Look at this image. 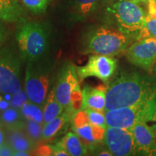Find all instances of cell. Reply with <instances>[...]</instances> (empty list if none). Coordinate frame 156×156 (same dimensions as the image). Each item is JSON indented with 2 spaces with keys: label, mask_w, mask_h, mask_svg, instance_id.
<instances>
[{
  "label": "cell",
  "mask_w": 156,
  "mask_h": 156,
  "mask_svg": "<svg viewBox=\"0 0 156 156\" xmlns=\"http://www.w3.org/2000/svg\"><path fill=\"white\" fill-rule=\"evenodd\" d=\"M147 15L153 19H156V0L147 1Z\"/></svg>",
  "instance_id": "obj_29"
},
{
  "label": "cell",
  "mask_w": 156,
  "mask_h": 156,
  "mask_svg": "<svg viewBox=\"0 0 156 156\" xmlns=\"http://www.w3.org/2000/svg\"><path fill=\"white\" fill-rule=\"evenodd\" d=\"M126 56L131 64L152 73L156 62V38L147 37L137 40L129 46Z\"/></svg>",
  "instance_id": "obj_8"
},
{
  "label": "cell",
  "mask_w": 156,
  "mask_h": 156,
  "mask_svg": "<svg viewBox=\"0 0 156 156\" xmlns=\"http://www.w3.org/2000/svg\"><path fill=\"white\" fill-rule=\"evenodd\" d=\"M106 129L91 124L85 110H80L73 116V130L85 145L103 141Z\"/></svg>",
  "instance_id": "obj_12"
},
{
  "label": "cell",
  "mask_w": 156,
  "mask_h": 156,
  "mask_svg": "<svg viewBox=\"0 0 156 156\" xmlns=\"http://www.w3.org/2000/svg\"><path fill=\"white\" fill-rule=\"evenodd\" d=\"M42 110L41 107L30 101L25 102L20 108L21 114L25 119L34 120L44 124V114Z\"/></svg>",
  "instance_id": "obj_22"
},
{
  "label": "cell",
  "mask_w": 156,
  "mask_h": 156,
  "mask_svg": "<svg viewBox=\"0 0 156 156\" xmlns=\"http://www.w3.org/2000/svg\"><path fill=\"white\" fill-rule=\"evenodd\" d=\"M69 156H83L87 155V147L77 134L69 132L58 142Z\"/></svg>",
  "instance_id": "obj_17"
},
{
  "label": "cell",
  "mask_w": 156,
  "mask_h": 156,
  "mask_svg": "<svg viewBox=\"0 0 156 156\" xmlns=\"http://www.w3.org/2000/svg\"><path fill=\"white\" fill-rule=\"evenodd\" d=\"M106 15L115 28L132 36L136 37L145 25V12L133 0H112Z\"/></svg>",
  "instance_id": "obj_3"
},
{
  "label": "cell",
  "mask_w": 156,
  "mask_h": 156,
  "mask_svg": "<svg viewBox=\"0 0 156 156\" xmlns=\"http://www.w3.org/2000/svg\"><path fill=\"white\" fill-rule=\"evenodd\" d=\"M20 56L28 62L41 59L49 45V33L46 25L27 23L17 34Z\"/></svg>",
  "instance_id": "obj_4"
},
{
  "label": "cell",
  "mask_w": 156,
  "mask_h": 156,
  "mask_svg": "<svg viewBox=\"0 0 156 156\" xmlns=\"http://www.w3.org/2000/svg\"><path fill=\"white\" fill-rule=\"evenodd\" d=\"M78 87L79 77L77 67L72 64H66L62 67L54 86L56 98L64 111L69 108L72 94Z\"/></svg>",
  "instance_id": "obj_11"
},
{
  "label": "cell",
  "mask_w": 156,
  "mask_h": 156,
  "mask_svg": "<svg viewBox=\"0 0 156 156\" xmlns=\"http://www.w3.org/2000/svg\"><path fill=\"white\" fill-rule=\"evenodd\" d=\"M5 38V31L2 27L0 25V46L2 44Z\"/></svg>",
  "instance_id": "obj_32"
},
{
  "label": "cell",
  "mask_w": 156,
  "mask_h": 156,
  "mask_svg": "<svg viewBox=\"0 0 156 156\" xmlns=\"http://www.w3.org/2000/svg\"><path fill=\"white\" fill-rule=\"evenodd\" d=\"M25 11L18 0H0V20L7 23L23 21Z\"/></svg>",
  "instance_id": "obj_15"
},
{
  "label": "cell",
  "mask_w": 156,
  "mask_h": 156,
  "mask_svg": "<svg viewBox=\"0 0 156 156\" xmlns=\"http://www.w3.org/2000/svg\"><path fill=\"white\" fill-rule=\"evenodd\" d=\"M105 112L140 104L156 97L153 77L137 72L123 73L106 88Z\"/></svg>",
  "instance_id": "obj_1"
},
{
  "label": "cell",
  "mask_w": 156,
  "mask_h": 156,
  "mask_svg": "<svg viewBox=\"0 0 156 156\" xmlns=\"http://www.w3.org/2000/svg\"><path fill=\"white\" fill-rule=\"evenodd\" d=\"M132 36L112 27H100L88 33L83 42V51L86 54L114 56L126 51Z\"/></svg>",
  "instance_id": "obj_2"
},
{
  "label": "cell",
  "mask_w": 156,
  "mask_h": 156,
  "mask_svg": "<svg viewBox=\"0 0 156 156\" xmlns=\"http://www.w3.org/2000/svg\"><path fill=\"white\" fill-rule=\"evenodd\" d=\"M147 37H153L156 38V19L152 18L149 15L145 16V25L136 35V39L140 40Z\"/></svg>",
  "instance_id": "obj_23"
},
{
  "label": "cell",
  "mask_w": 156,
  "mask_h": 156,
  "mask_svg": "<svg viewBox=\"0 0 156 156\" xmlns=\"http://www.w3.org/2000/svg\"><path fill=\"white\" fill-rule=\"evenodd\" d=\"M64 108L58 102L55 94V88L54 86L47 95L46 102L43 108V114H44V124L53 120L56 117L59 116L64 112Z\"/></svg>",
  "instance_id": "obj_18"
},
{
  "label": "cell",
  "mask_w": 156,
  "mask_h": 156,
  "mask_svg": "<svg viewBox=\"0 0 156 156\" xmlns=\"http://www.w3.org/2000/svg\"><path fill=\"white\" fill-rule=\"evenodd\" d=\"M30 152L24 151H15V156H28L30 155Z\"/></svg>",
  "instance_id": "obj_33"
},
{
  "label": "cell",
  "mask_w": 156,
  "mask_h": 156,
  "mask_svg": "<svg viewBox=\"0 0 156 156\" xmlns=\"http://www.w3.org/2000/svg\"><path fill=\"white\" fill-rule=\"evenodd\" d=\"M135 155H156V135L153 128L143 120L137 121L132 129Z\"/></svg>",
  "instance_id": "obj_13"
},
{
  "label": "cell",
  "mask_w": 156,
  "mask_h": 156,
  "mask_svg": "<svg viewBox=\"0 0 156 156\" xmlns=\"http://www.w3.org/2000/svg\"><path fill=\"white\" fill-rule=\"evenodd\" d=\"M20 58L8 46L0 49V93L13 96L21 90Z\"/></svg>",
  "instance_id": "obj_7"
},
{
  "label": "cell",
  "mask_w": 156,
  "mask_h": 156,
  "mask_svg": "<svg viewBox=\"0 0 156 156\" xmlns=\"http://www.w3.org/2000/svg\"><path fill=\"white\" fill-rule=\"evenodd\" d=\"M52 155L54 156H69L67 153L59 144L57 143L55 146H53V152Z\"/></svg>",
  "instance_id": "obj_30"
},
{
  "label": "cell",
  "mask_w": 156,
  "mask_h": 156,
  "mask_svg": "<svg viewBox=\"0 0 156 156\" xmlns=\"http://www.w3.org/2000/svg\"><path fill=\"white\" fill-rule=\"evenodd\" d=\"M103 142L113 155H135L133 134L130 130L107 126Z\"/></svg>",
  "instance_id": "obj_10"
},
{
  "label": "cell",
  "mask_w": 156,
  "mask_h": 156,
  "mask_svg": "<svg viewBox=\"0 0 156 156\" xmlns=\"http://www.w3.org/2000/svg\"><path fill=\"white\" fill-rule=\"evenodd\" d=\"M107 87L101 86L93 87L90 86L84 87L83 93V103L81 110L94 109L105 112Z\"/></svg>",
  "instance_id": "obj_14"
},
{
  "label": "cell",
  "mask_w": 156,
  "mask_h": 156,
  "mask_svg": "<svg viewBox=\"0 0 156 156\" xmlns=\"http://www.w3.org/2000/svg\"><path fill=\"white\" fill-rule=\"evenodd\" d=\"M153 71L155 72V80H156V62H155V66H154V68H153Z\"/></svg>",
  "instance_id": "obj_36"
},
{
  "label": "cell",
  "mask_w": 156,
  "mask_h": 156,
  "mask_svg": "<svg viewBox=\"0 0 156 156\" xmlns=\"http://www.w3.org/2000/svg\"><path fill=\"white\" fill-rule=\"evenodd\" d=\"M116 67L117 61L113 56L93 54L86 64L77 67V71L81 81L89 77H95L107 83L114 75Z\"/></svg>",
  "instance_id": "obj_9"
},
{
  "label": "cell",
  "mask_w": 156,
  "mask_h": 156,
  "mask_svg": "<svg viewBox=\"0 0 156 156\" xmlns=\"http://www.w3.org/2000/svg\"><path fill=\"white\" fill-rule=\"evenodd\" d=\"M39 60L28 62L25 69V92L29 101L43 108L48 94L51 67Z\"/></svg>",
  "instance_id": "obj_5"
},
{
  "label": "cell",
  "mask_w": 156,
  "mask_h": 156,
  "mask_svg": "<svg viewBox=\"0 0 156 156\" xmlns=\"http://www.w3.org/2000/svg\"><path fill=\"white\" fill-rule=\"evenodd\" d=\"M69 114L66 112L62 113L53 120L46 123L43 126L42 138L45 140H50L57 135L63 129L66 124L70 119Z\"/></svg>",
  "instance_id": "obj_20"
},
{
  "label": "cell",
  "mask_w": 156,
  "mask_h": 156,
  "mask_svg": "<svg viewBox=\"0 0 156 156\" xmlns=\"http://www.w3.org/2000/svg\"><path fill=\"white\" fill-rule=\"evenodd\" d=\"M86 112L88 116V119L91 124L94 125L100 126L106 128V121L105 116V112L101 111L94 110V109H86Z\"/></svg>",
  "instance_id": "obj_26"
},
{
  "label": "cell",
  "mask_w": 156,
  "mask_h": 156,
  "mask_svg": "<svg viewBox=\"0 0 156 156\" xmlns=\"http://www.w3.org/2000/svg\"><path fill=\"white\" fill-rule=\"evenodd\" d=\"M134 2H135L136 3H140V2H147L148 0H133Z\"/></svg>",
  "instance_id": "obj_35"
},
{
  "label": "cell",
  "mask_w": 156,
  "mask_h": 156,
  "mask_svg": "<svg viewBox=\"0 0 156 156\" xmlns=\"http://www.w3.org/2000/svg\"><path fill=\"white\" fill-rule=\"evenodd\" d=\"M156 108V97L147 102L134 106L122 107L105 112L107 126L126 129L132 131L139 120L146 122L153 119Z\"/></svg>",
  "instance_id": "obj_6"
},
{
  "label": "cell",
  "mask_w": 156,
  "mask_h": 156,
  "mask_svg": "<svg viewBox=\"0 0 156 156\" xmlns=\"http://www.w3.org/2000/svg\"><path fill=\"white\" fill-rule=\"evenodd\" d=\"M20 93H21V90L18 93H17V94L13 95L12 99L10 102L11 106L13 107V108L20 109V107L22 106L23 103L27 101L26 99L28 97H27L26 93L24 94V93H23V95H20Z\"/></svg>",
  "instance_id": "obj_27"
},
{
  "label": "cell",
  "mask_w": 156,
  "mask_h": 156,
  "mask_svg": "<svg viewBox=\"0 0 156 156\" xmlns=\"http://www.w3.org/2000/svg\"><path fill=\"white\" fill-rule=\"evenodd\" d=\"M22 119L24 118L20 109L12 107L3 111L0 117V122L7 129L25 128V122Z\"/></svg>",
  "instance_id": "obj_21"
},
{
  "label": "cell",
  "mask_w": 156,
  "mask_h": 156,
  "mask_svg": "<svg viewBox=\"0 0 156 156\" xmlns=\"http://www.w3.org/2000/svg\"><path fill=\"white\" fill-rule=\"evenodd\" d=\"M21 2L29 11L39 15L46 12L49 0H21Z\"/></svg>",
  "instance_id": "obj_25"
},
{
  "label": "cell",
  "mask_w": 156,
  "mask_h": 156,
  "mask_svg": "<svg viewBox=\"0 0 156 156\" xmlns=\"http://www.w3.org/2000/svg\"><path fill=\"white\" fill-rule=\"evenodd\" d=\"M6 139L15 151H24L30 152L34 146V141L28 136L25 128L7 129Z\"/></svg>",
  "instance_id": "obj_16"
},
{
  "label": "cell",
  "mask_w": 156,
  "mask_h": 156,
  "mask_svg": "<svg viewBox=\"0 0 156 156\" xmlns=\"http://www.w3.org/2000/svg\"><path fill=\"white\" fill-rule=\"evenodd\" d=\"M2 100H3V98H2V96H1V95H0V102H1V101H2Z\"/></svg>",
  "instance_id": "obj_37"
},
{
  "label": "cell",
  "mask_w": 156,
  "mask_h": 156,
  "mask_svg": "<svg viewBox=\"0 0 156 156\" xmlns=\"http://www.w3.org/2000/svg\"><path fill=\"white\" fill-rule=\"evenodd\" d=\"M3 126H4L2 125V124L0 122V145H1L3 142H5V132H4V129H3Z\"/></svg>",
  "instance_id": "obj_31"
},
{
  "label": "cell",
  "mask_w": 156,
  "mask_h": 156,
  "mask_svg": "<svg viewBox=\"0 0 156 156\" xmlns=\"http://www.w3.org/2000/svg\"><path fill=\"white\" fill-rule=\"evenodd\" d=\"M15 150L7 142H5L0 145V156H12L15 154Z\"/></svg>",
  "instance_id": "obj_28"
},
{
  "label": "cell",
  "mask_w": 156,
  "mask_h": 156,
  "mask_svg": "<svg viewBox=\"0 0 156 156\" xmlns=\"http://www.w3.org/2000/svg\"><path fill=\"white\" fill-rule=\"evenodd\" d=\"M153 120L155 121V124H154V126H153L154 131H155V135H156V108L155 110V112H154V116H153Z\"/></svg>",
  "instance_id": "obj_34"
},
{
  "label": "cell",
  "mask_w": 156,
  "mask_h": 156,
  "mask_svg": "<svg viewBox=\"0 0 156 156\" xmlns=\"http://www.w3.org/2000/svg\"><path fill=\"white\" fill-rule=\"evenodd\" d=\"M101 0H75L73 5V20L83 21L90 16L98 7Z\"/></svg>",
  "instance_id": "obj_19"
},
{
  "label": "cell",
  "mask_w": 156,
  "mask_h": 156,
  "mask_svg": "<svg viewBox=\"0 0 156 156\" xmlns=\"http://www.w3.org/2000/svg\"><path fill=\"white\" fill-rule=\"evenodd\" d=\"M44 124H41L36 121L31 119H25V129L28 136L34 142L42 137V130Z\"/></svg>",
  "instance_id": "obj_24"
}]
</instances>
